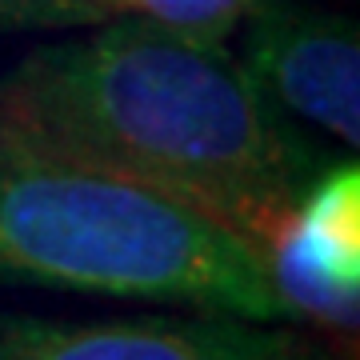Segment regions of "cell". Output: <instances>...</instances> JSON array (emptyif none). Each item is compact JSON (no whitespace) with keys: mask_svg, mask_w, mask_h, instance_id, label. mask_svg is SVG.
<instances>
[{"mask_svg":"<svg viewBox=\"0 0 360 360\" xmlns=\"http://www.w3.org/2000/svg\"><path fill=\"white\" fill-rule=\"evenodd\" d=\"M264 324L240 316L60 321L0 312V360H240Z\"/></svg>","mask_w":360,"mask_h":360,"instance_id":"5b68a950","label":"cell"},{"mask_svg":"<svg viewBox=\"0 0 360 360\" xmlns=\"http://www.w3.org/2000/svg\"><path fill=\"white\" fill-rule=\"evenodd\" d=\"M264 260L288 316L356 333L360 321V168H316L288 217L264 240Z\"/></svg>","mask_w":360,"mask_h":360,"instance_id":"277c9868","label":"cell"},{"mask_svg":"<svg viewBox=\"0 0 360 360\" xmlns=\"http://www.w3.org/2000/svg\"><path fill=\"white\" fill-rule=\"evenodd\" d=\"M240 360H336L321 340H312V336L296 333L284 324H264L257 336V345L248 348Z\"/></svg>","mask_w":360,"mask_h":360,"instance_id":"ba28073f","label":"cell"},{"mask_svg":"<svg viewBox=\"0 0 360 360\" xmlns=\"http://www.w3.org/2000/svg\"><path fill=\"white\" fill-rule=\"evenodd\" d=\"M245 72L288 120L316 124L340 144L360 141L356 20L309 0H252L245 13Z\"/></svg>","mask_w":360,"mask_h":360,"instance_id":"3957f363","label":"cell"},{"mask_svg":"<svg viewBox=\"0 0 360 360\" xmlns=\"http://www.w3.org/2000/svg\"><path fill=\"white\" fill-rule=\"evenodd\" d=\"M0 284L292 321L257 240L144 184L4 141Z\"/></svg>","mask_w":360,"mask_h":360,"instance_id":"7a4b0ae2","label":"cell"},{"mask_svg":"<svg viewBox=\"0 0 360 360\" xmlns=\"http://www.w3.org/2000/svg\"><path fill=\"white\" fill-rule=\"evenodd\" d=\"M0 141L144 184L264 248L316 148L212 40L108 16L0 77Z\"/></svg>","mask_w":360,"mask_h":360,"instance_id":"6da1fadb","label":"cell"},{"mask_svg":"<svg viewBox=\"0 0 360 360\" xmlns=\"http://www.w3.org/2000/svg\"><path fill=\"white\" fill-rule=\"evenodd\" d=\"M104 0H0V32H25V28H84L108 20Z\"/></svg>","mask_w":360,"mask_h":360,"instance_id":"52a82bcc","label":"cell"},{"mask_svg":"<svg viewBox=\"0 0 360 360\" xmlns=\"http://www.w3.org/2000/svg\"><path fill=\"white\" fill-rule=\"evenodd\" d=\"M112 16H141L156 28H168L188 40L224 44L232 28H240L252 0H104Z\"/></svg>","mask_w":360,"mask_h":360,"instance_id":"8992f818","label":"cell"}]
</instances>
